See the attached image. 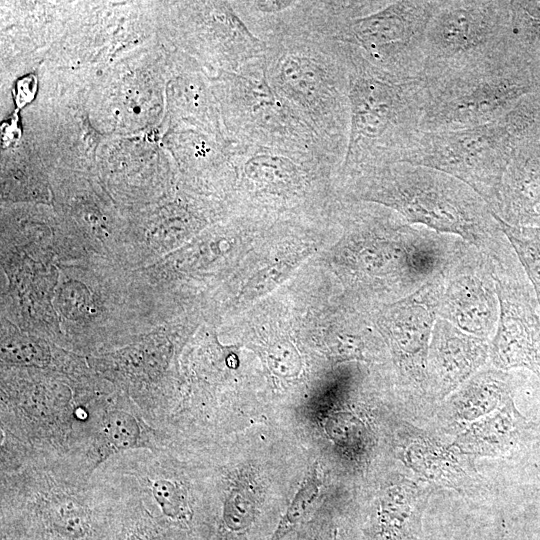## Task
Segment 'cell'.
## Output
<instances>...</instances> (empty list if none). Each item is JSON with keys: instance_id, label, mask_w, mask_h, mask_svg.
Masks as SVG:
<instances>
[{"instance_id": "8fae6325", "label": "cell", "mask_w": 540, "mask_h": 540, "mask_svg": "<svg viewBox=\"0 0 540 540\" xmlns=\"http://www.w3.org/2000/svg\"><path fill=\"white\" fill-rule=\"evenodd\" d=\"M443 281V274L433 277L413 294L380 306L376 316L403 377L417 387H426L427 355Z\"/></svg>"}, {"instance_id": "3957f363", "label": "cell", "mask_w": 540, "mask_h": 540, "mask_svg": "<svg viewBox=\"0 0 540 540\" xmlns=\"http://www.w3.org/2000/svg\"><path fill=\"white\" fill-rule=\"evenodd\" d=\"M439 1H296L287 22L346 47L375 68L421 77L427 24Z\"/></svg>"}, {"instance_id": "8992f818", "label": "cell", "mask_w": 540, "mask_h": 540, "mask_svg": "<svg viewBox=\"0 0 540 540\" xmlns=\"http://www.w3.org/2000/svg\"><path fill=\"white\" fill-rule=\"evenodd\" d=\"M422 79L424 132L496 121L535 90L532 65L513 52Z\"/></svg>"}, {"instance_id": "277c9868", "label": "cell", "mask_w": 540, "mask_h": 540, "mask_svg": "<svg viewBox=\"0 0 540 540\" xmlns=\"http://www.w3.org/2000/svg\"><path fill=\"white\" fill-rule=\"evenodd\" d=\"M349 74V131L339 169L342 183L367 171L401 163L421 132L422 77L394 75L340 46Z\"/></svg>"}, {"instance_id": "5b68a950", "label": "cell", "mask_w": 540, "mask_h": 540, "mask_svg": "<svg viewBox=\"0 0 540 540\" xmlns=\"http://www.w3.org/2000/svg\"><path fill=\"white\" fill-rule=\"evenodd\" d=\"M540 127L532 96L504 117L475 127L424 132L401 163L448 174L472 188L495 214L503 175L518 144Z\"/></svg>"}, {"instance_id": "9c48e42d", "label": "cell", "mask_w": 540, "mask_h": 540, "mask_svg": "<svg viewBox=\"0 0 540 540\" xmlns=\"http://www.w3.org/2000/svg\"><path fill=\"white\" fill-rule=\"evenodd\" d=\"M499 301L489 357L500 369L525 367L540 379V312L532 286L517 259L492 262Z\"/></svg>"}, {"instance_id": "ba28073f", "label": "cell", "mask_w": 540, "mask_h": 540, "mask_svg": "<svg viewBox=\"0 0 540 540\" xmlns=\"http://www.w3.org/2000/svg\"><path fill=\"white\" fill-rule=\"evenodd\" d=\"M510 1H439L424 35L422 76L511 52Z\"/></svg>"}, {"instance_id": "d6986e66", "label": "cell", "mask_w": 540, "mask_h": 540, "mask_svg": "<svg viewBox=\"0 0 540 540\" xmlns=\"http://www.w3.org/2000/svg\"><path fill=\"white\" fill-rule=\"evenodd\" d=\"M14 102L17 109L33 101L37 92V77L34 74H27L19 78L13 89Z\"/></svg>"}, {"instance_id": "2e32d148", "label": "cell", "mask_w": 540, "mask_h": 540, "mask_svg": "<svg viewBox=\"0 0 540 540\" xmlns=\"http://www.w3.org/2000/svg\"><path fill=\"white\" fill-rule=\"evenodd\" d=\"M322 486L318 465H314L305 476L301 487L280 520L271 540H281L309 514Z\"/></svg>"}, {"instance_id": "4fadbf2b", "label": "cell", "mask_w": 540, "mask_h": 540, "mask_svg": "<svg viewBox=\"0 0 540 540\" xmlns=\"http://www.w3.org/2000/svg\"><path fill=\"white\" fill-rule=\"evenodd\" d=\"M489 351V340L438 318L428 349L426 386L436 394H447L486 362Z\"/></svg>"}, {"instance_id": "7a4b0ae2", "label": "cell", "mask_w": 540, "mask_h": 540, "mask_svg": "<svg viewBox=\"0 0 540 540\" xmlns=\"http://www.w3.org/2000/svg\"><path fill=\"white\" fill-rule=\"evenodd\" d=\"M249 27L265 43V73L270 86L344 159L349 74L342 48L274 18L252 21Z\"/></svg>"}, {"instance_id": "5bb4252c", "label": "cell", "mask_w": 540, "mask_h": 540, "mask_svg": "<svg viewBox=\"0 0 540 540\" xmlns=\"http://www.w3.org/2000/svg\"><path fill=\"white\" fill-rule=\"evenodd\" d=\"M516 227L540 226V128L516 147L502 178L495 214Z\"/></svg>"}, {"instance_id": "6da1fadb", "label": "cell", "mask_w": 540, "mask_h": 540, "mask_svg": "<svg viewBox=\"0 0 540 540\" xmlns=\"http://www.w3.org/2000/svg\"><path fill=\"white\" fill-rule=\"evenodd\" d=\"M343 185L348 200L376 203L410 224L458 236L494 263L517 258L486 202L448 174L396 163L367 171Z\"/></svg>"}, {"instance_id": "ac0fdd59", "label": "cell", "mask_w": 540, "mask_h": 540, "mask_svg": "<svg viewBox=\"0 0 540 540\" xmlns=\"http://www.w3.org/2000/svg\"><path fill=\"white\" fill-rule=\"evenodd\" d=\"M153 492L165 515L176 519L187 515L188 505L182 487L168 480H157Z\"/></svg>"}, {"instance_id": "e0dca14e", "label": "cell", "mask_w": 540, "mask_h": 540, "mask_svg": "<svg viewBox=\"0 0 540 540\" xmlns=\"http://www.w3.org/2000/svg\"><path fill=\"white\" fill-rule=\"evenodd\" d=\"M105 433L110 444L116 449H126L136 444L139 427L132 415L114 412L108 416Z\"/></svg>"}, {"instance_id": "52a82bcc", "label": "cell", "mask_w": 540, "mask_h": 540, "mask_svg": "<svg viewBox=\"0 0 540 540\" xmlns=\"http://www.w3.org/2000/svg\"><path fill=\"white\" fill-rule=\"evenodd\" d=\"M229 144L343 159L273 90L264 57L230 73L220 87Z\"/></svg>"}, {"instance_id": "30bf717a", "label": "cell", "mask_w": 540, "mask_h": 540, "mask_svg": "<svg viewBox=\"0 0 540 540\" xmlns=\"http://www.w3.org/2000/svg\"><path fill=\"white\" fill-rule=\"evenodd\" d=\"M232 167L250 200L278 207L302 201L314 183L340 169L332 161L309 155L236 146H232Z\"/></svg>"}, {"instance_id": "44dd1931", "label": "cell", "mask_w": 540, "mask_h": 540, "mask_svg": "<svg viewBox=\"0 0 540 540\" xmlns=\"http://www.w3.org/2000/svg\"><path fill=\"white\" fill-rule=\"evenodd\" d=\"M315 540H320L319 538H316Z\"/></svg>"}, {"instance_id": "ffe728a7", "label": "cell", "mask_w": 540, "mask_h": 540, "mask_svg": "<svg viewBox=\"0 0 540 540\" xmlns=\"http://www.w3.org/2000/svg\"><path fill=\"white\" fill-rule=\"evenodd\" d=\"M21 137L17 115L10 117L1 126V144L3 147L14 144Z\"/></svg>"}, {"instance_id": "7c38bea8", "label": "cell", "mask_w": 540, "mask_h": 540, "mask_svg": "<svg viewBox=\"0 0 540 540\" xmlns=\"http://www.w3.org/2000/svg\"><path fill=\"white\" fill-rule=\"evenodd\" d=\"M443 277L438 318L465 333L490 341L499 318L492 261L471 246L445 270Z\"/></svg>"}, {"instance_id": "9a60e30c", "label": "cell", "mask_w": 540, "mask_h": 540, "mask_svg": "<svg viewBox=\"0 0 540 540\" xmlns=\"http://www.w3.org/2000/svg\"><path fill=\"white\" fill-rule=\"evenodd\" d=\"M512 246L537 299L540 312V226L516 227L495 218Z\"/></svg>"}]
</instances>
